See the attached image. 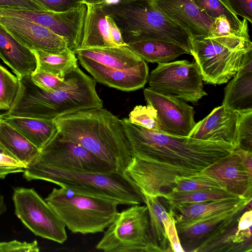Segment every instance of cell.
<instances>
[{
	"instance_id": "6da1fadb",
	"label": "cell",
	"mask_w": 252,
	"mask_h": 252,
	"mask_svg": "<svg viewBox=\"0 0 252 252\" xmlns=\"http://www.w3.org/2000/svg\"><path fill=\"white\" fill-rule=\"evenodd\" d=\"M133 157L172 167L185 176L202 172L237 148L226 142L202 140L148 129L122 120Z\"/></svg>"
},
{
	"instance_id": "7a4b0ae2",
	"label": "cell",
	"mask_w": 252,
	"mask_h": 252,
	"mask_svg": "<svg viewBox=\"0 0 252 252\" xmlns=\"http://www.w3.org/2000/svg\"><path fill=\"white\" fill-rule=\"evenodd\" d=\"M64 77L63 85L52 91L36 86L31 74L18 79L16 97L5 115L55 120L79 111L102 108L94 79L78 66Z\"/></svg>"
},
{
	"instance_id": "3957f363",
	"label": "cell",
	"mask_w": 252,
	"mask_h": 252,
	"mask_svg": "<svg viewBox=\"0 0 252 252\" xmlns=\"http://www.w3.org/2000/svg\"><path fill=\"white\" fill-rule=\"evenodd\" d=\"M61 138L77 143L124 173L133 158L122 120L105 109L83 110L55 120Z\"/></svg>"
},
{
	"instance_id": "277c9868",
	"label": "cell",
	"mask_w": 252,
	"mask_h": 252,
	"mask_svg": "<svg viewBox=\"0 0 252 252\" xmlns=\"http://www.w3.org/2000/svg\"><path fill=\"white\" fill-rule=\"evenodd\" d=\"M102 8L114 21L126 45L148 40H163L182 46L191 55L189 34L150 0L119 1L102 4Z\"/></svg>"
},
{
	"instance_id": "5b68a950",
	"label": "cell",
	"mask_w": 252,
	"mask_h": 252,
	"mask_svg": "<svg viewBox=\"0 0 252 252\" xmlns=\"http://www.w3.org/2000/svg\"><path fill=\"white\" fill-rule=\"evenodd\" d=\"M191 55L202 80L213 85L225 83L252 58L248 28L191 39Z\"/></svg>"
},
{
	"instance_id": "8992f818",
	"label": "cell",
	"mask_w": 252,
	"mask_h": 252,
	"mask_svg": "<svg viewBox=\"0 0 252 252\" xmlns=\"http://www.w3.org/2000/svg\"><path fill=\"white\" fill-rule=\"evenodd\" d=\"M23 173L27 181L44 180L80 193L112 200L118 205L131 206L144 203L142 193L123 172L101 173L26 168Z\"/></svg>"
},
{
	"instance_id": "52a82bcc",
	"label": "cell",
	"mask_w": 252,
	"mask_h": 252,
	"mask_svg": "<svg viewBox=\"0 0 252 252\" xmlns=\"http://www.w3.org/2000/svg\"><path fill=\"white\" fill-rule=\"evenodd\" d=\"M45 200L65 226L82 234L102 232L117 214L118 204L109 199L54 188Z\"/></svg>"
},
{
	"instance_id": "ba28073f",
	"label": "cell",
	"mask_w": 252,
	"mask_h": 252,
	"mask_svg": "<svg viewBox=\"0 0 252 252\" xmlns=\"http://www.w3.org/2000/svg\"><path fill=\"white\" fill-rule=\"evenodd\" d=\"M95 248L105 252H158L152 238L146 205L118 212Z\"/></svg>"
},
{
	"instance_id": "9c48e42d",
	"label": "cell",
	"mask_w": 252,
	"mask_h": 252,
	"mask_svg": "<svg viewBox=\"0 0 252 252\" xmlns=\"http://www.w3.org/2000/svg\"><path fill=\"white\" fill-rule=\"evenodd\" d=\"M26 168L101 173L116 171L80 145L63 140L58 131Z\"/></svg>"
},
{
	"instance_id": "30bf717a",
	"label": "cell",
	"mask_w": 252,
	"mask_h": 252,
	"mask_svg": "<svg viewBox=\"0 0 252 252\" xmlns=\"http://www.w3.org/2000/svg\"><path fill=\"white\" fill-rule=\"evenodd\" d=\"M12 199L15 215L34 234L60 244L67 240L65 224L33 189L16 188Z\"/></svg>"
},
{
	"instance_id": "8fae6325",
	"label": "cell",
	"mask_w": 252,
	"mask_h": 252,
	"mask_svg": "<svg viewBox=\"0 0 252 252\" xmlns=\"http://www.w3.org/2000/svg\"><path fill=\"white\" fill-rule=\"evenodd\" d=\"M148 81L155 91L185 101L196 103L207 95L198 66L187 60L158 63Z\"/></svg>"
},
{
	"instance_id": "7c38bea8",
	"label": "cell",
	"mask_w": 252,
	"mask_h": 252,
	"mask_svg": "<svg viewBox=\"0 0 252 252\" xmlns=\"http://www.w3.org/2000/svg\"><path fill=\"white\" fill-rule=\"evenodd\" d=\"M87 5L63 12L26 10L0 7V14L24 19L43 27L62 36L68 48L75 51L80 47L83 37Z\"/></svg>"
},
{
	"instance_id": "4fadbf2b",
	"label": "cell",
	"mask_w": 252,
	"mask_h": 252,
	"mask_svg": "<svg viewBox=\"0 0 252 252\" xmlns=\"http://www.w3.org/2000/svg\"><path fill=\"white\" fill-rule=\"evenodd\" d=\"M248 205L202 220L176 223L185 252H202L208 245L237 225L239 216Z\"/></svg>"
},
{
	"instance_id": "5bb4252c",
	"label": "cell",
	"mask_w": 252,
	"mask_h": 252,
	"mask_svg": "<svg viewBox=\"0 0 252 252\" xmlns=\"http://www.w3.org/2000/svg\"><path fill=\"white\" fill-rule=\"evenodd\" d=\"M147 105L157 113L158 131L188 137L196 123L193 108L186 101L158 93L150 87L143 91Z\"/></svg>"
},
{
	"instance_id": "9a60e30c",
	"label": "cell",
	"mask_w": 252,
	"mask_h": 252,
	"mask_svg": "<svg viewBox=\"0 0 252 252\" xmlns=\"http://www.w3.org/2000/svg\"><path fill=\"white\" fill-rule=\"evenodd\" d=\"M143 195L163 197L172 191L175 180L185 176L166 165L133 157L124 172Z\"/></svg>"
},
{
	"instance_id": "2e32d148",
	"label": "cell",
	"mask_w": 252,
	"mask_h": 252,
	"mask_svg": "<svg viewBox=\"0 0 252 252\" xmlns=\"http://www.w3.org/2000/svg\"><path fill=\"white\" fill-rule=\"evenodd\" d=\"M0 24L17 40L32 51L59 52L68 48L63 37L33 22L0 14Z\"/></svg>"
},
{
	"instance_id": "e0dca14e",
	"label": "cell",
	"mask_w": 252,
	"mask_h": 252,
	"mask_svg": "<svg viewBox=\"0 0 252 252\" xmlns=\"http://www.w3.org/2000/svg\"><path fill=\"white\" fill-rule=\"evenodd\" d=\"M164 15L185 30L191 39L212 35L215 19L202 11L193 0H150Z\"/></svg>"
},
{
	"instance_id": "ac0fdd59",
	"label": "cell",
	"mask_w": 252,
	"mask_h": 252,
	"mask_svg": "<svg viewBox=\"0 0 252 252\" xmlns=\"http://www.w3.org/2000/svg\"><path fill=\"white\" fill-rule=\"evenodd\" d=\"M102 4H86L83 37L79 49L126 45L114 21L103 10Z\"/></svg>"
},
{
	"instance_id": "d6986e66",
	"label": "cell",
	"mask_w": 252,
	"mask_h": 252,
	"mask_svg": "<svg viewBox=\"0 0 252 252\" xmlns=\"http://www.w3.org/2000/svg\"><path fill=\"white\" fill-rule=\"evenodd\" d=\"M80 64L99 83L123 91L143 88L148 81V66L144 61L128 69L106 67L83 56L76 55Z\"/></svg>"
},
{
	"instance_id": "ffe728a7",
	"label": "cell",
	"mask_w": 252,
	"mask_h": 252,
	"mask_svg": "<svg viewBox=\"0 0 252 252\" xmlns=\"http://www.w3.org/2000/svg\"><path fill=\"white\" fill-rule=\"evenodd\" d=\"M239 113L223 105L216 107L196 123L189 137L202 140L222 141L238 146Z\"/></svg>"
},
{
	"instance_id": "44dd1931",
	"label": "cell",
	"mask_w": 252,
	"mask_h": 252,
	"mask_svg": "<svg viewBox=\"0 0 252 252\" xmlns=\"http://www.w3.org/2000/svg\"><path fill=\"white\" fill-rule=\"evenodd\" d=\"M234 150L202 172L219 182L226 191L240 198H252V177Z\"/></svg>"
},
{
	"instance_id": "7402d4cb",
	"label": "cell",
	"mask_w": 252,
	"mask_h": 252,
	"mask_svg": "<svg viewBox=\"0 0 252 252\" xmlns=\"http://www.w3.org/2000/svg\"><path fill=\"white\" fill-rule=\"evenodd\" d=\"M252 198L234 197L195 203L170 204L175 222L195 221L251 204Z\"/></svg>"
},
{
	"instance_id": "603a6c76",
	"label": "cell",
	"mask_w": 252,
	"mask_h": 252,
	"mask_svg": "<svg viewBox=\"0 0 252 252\" xmlns=\"http://www.w3.org/2000/svg\"><path fill=\"white\" fill-rule=\"evenodd\" d=\"M0 58L18 79L31 74L36 67L33 52L17 40L0 24Z\"/></svg>"
},
{
	"instance_id": "cb8c5ba5",
	"label": "cell",
	"mask_w": 252,
	"mask_h": 252,
	"mask_svg": "<svg viewBox=\"0 0 252 252\" xmlns=\"http://www.w3.org/2000/svg\"><path fill=\"white\" fill-rule=\"evenodd\" d=\"M222 105L238 113L252 110V58L226 86Z\"/></svg>"
},
{
	"instance_id": "d4e9b609",
	"label": "cell",
	"mask_w": 252,
	"mask_h": 252,
	"mask_svg": "<svg viewBox=\"0 0 252 252\" xmlns=\"http://www.w3.org/2000/svg\"><path fill=\"white\" fill-rule=\"evenodd\" d=\"M76 55L84 57L106 67L116 69L133 68L144 60L127 45L117 47L78 49Z\"/></svg>"
},
{
	"instance_id": "484cf974",
	"label": "cell",
	"mask_w": 252,
	"mask_h": 252,
	"mask_svg": "<svg viewBox=\"0 0 252 252\" xmlns=\"http://www.w3.org/2000/svg\"><path fill=\"white\" fill-rule=\"evenodd\" d=\"M4 121L19 131L39 150L58 131L55 120L5 115Z\"/></svg>"
},
{
	"instance_id": "4316f807",
	"label": "cell",
	"mask_w": 252,
	"mask_h": 252,
	"mask_svg": "<svg viewBox=\"0 0 252 252\" xmlns=\"http://www.w3.org/2000/svg\"><path fill=\"white\" fill-rule=\"evenodd\" d=\"M0 147L5 153L27 166L36 158L40 151L4 120L0 126Z\"/></svg>"
},
{
	"instance_id": "83f0119b",
	"label": "cell",
	"mask_w": 252,
	"mask_h": 252,
	"mask_svg": "<svg viewBox=\"0 0 252 252\" xmlns=\"http://www.w3.org/2000/svg\"><path fill=\"white\" fill-rule=\"evenodd\" d=\"M128 48L145 62L162 63L173 61L180 56L190 53L177 44L159 40H148L127 45Z\"/></svg>"
},
{
	"instance_id": "f1b7e54d",
	"label": "cell",
	"mask_w": 252,
	"mask_h": 252,
	"mask_svg": "<svg viewBox=\"0 0 252 252\" xmlns=\"http://www.w3.org/2000/svg\"><path fill=\"white\" fill-rule=\"evenodd\" d=\"M32 52L36 59V70L45 71L63 78L78 66L75 52L69 48L59 52L40 50Z\"/></svg>"
},
{
	"instance_id": "f546056e",
	"label": "cell",
	"mask_w": 252,
	"mask_h": 252,
	"mask_svg": "<svg viewBox=\"0 0 252 252\" xmlns=\"http://www.w3.org/2000/svg\"><path fill=\"white\" fill-rule=\"evenodd\" d=\"M143 196L144 203L148 210L153 242L158 252H172L163 223L168 212L159 201L158 197Z\"/></svg>"
},
{
	"instance_id": "4dcf8cb0",
	"label": "cell",
	"mask_w": 252,
	"mask_h": 252,
	"mask_svg": "<svg viewBox=\"0 0 252 252\" xmlns=\"http://www.w3.org/2000/svg\"><path fill=\"white\" fill-rule=\"evenodd\" d=\"M196 6L210 18L215 19L221 16L227 20L230 29L239 32L248 28V21L240 20L225 0H193Z\"/></svg>"
},
{
	"instance_id": "1f68e13d",
	"label": "cell",
	"mask_w": 252,
	"mask_h": 252,
	"mask_svg": "<svg viewBox=\"0 0 252 252\" xmlns=\"http://www.w3.org/2000/svg\"><path fill=\"white\" fill-rule=\"evenodd\" d=\"M239 197L222 189H203L187 192L171 191L162 198L168 204L195 203L230 198Z\"/></svg>"
},
{
	"instance_id": "d6a6232c",
	"label": "cell",
	"mask_w": 252,
	"mask_h": 252,
	"mask_svg": "<svg viewBox=\"0 0 252 252\" xmlns=\"http://www.w3.org/2000/svg\"><path fill=\"white\" fill-rule=\"evenodd\" d=\"M211 189L225 190L219 182L200 172L188 176L177 177L172 191L187 192Z\"/></svg>"
},
{
	"instance_id": "836d02e7",
	"label": "cell",
	"mask_w": 252,
	"mask_h": 252,
	"mask_svg": "<svg viewBox=\"0 0 252 252\" xmlns=\"http://www.w3.org/2000/svg\"><path fill=\"white\" fill-rule=\"evenodd\" d=\"M19 79L0 64V110H8L16 97Z\"/></svg>"
},
{
	"instance_id": "e575fe53",
	"label": "cell",
	"mask_w": 252,
	"mask_h": 252,
	"mask_svg": "<svg viewBox=\"0 0 252 252\" xmlns=\"http://www.w3.org/2000/svg\"><path fill=\"white\" fill-rule=\"evenodd\" d=\"M132 123L149 130L158 131L157 111L150 105H137L130 112Z\"/></svg>"
},
{
	"instance_id": "d590c367",
	"label": "cell",
	"mask_w": 252,
	"mask_h": 252,
	"mask_svg": "<svg viewBox=\"0 0 252 252\" xmlns=\"http://www.w3.org/2000/svg\"><path fill=\"white\" fill-rule=\"evenodd\" d=\"M237 148L252 152V110L239 113Z\"/></svg>"
},
{
	"instance_id": "8d00e7d4",
	"label": "cell",
	"mask_w": 252,
	"mask_h": 252,
	"mask_svg": "<svg viewBox=\"0 0 252 252\" xmlns=\"http://www.w3.org/2000/svg\"><path fill=\"white\" fill-rule=\"evenodd\" d=\"M31 76L36 86L46 91L56 90L63 86L65 82V77L61 78L41 70H35Z\"/></svg>"
},
{
	"instance_id": "74e56055",
	"label": "cell",
	"mask_w": 252,
	"mask_h": 252,
	"mask_svg": "<svg viewBox=\"0 0 252 252\" xmlns=\"http://www.w3.org/2000/svg\"><path fill=\"white\" fill-rule=\"evenodd\" d=\"M252 211L250 209L239 217L237 229L232 238V243L240 245L251 240L252 235Z\"/></svg>"
},
{
	"instance_id": "f35d334b",
	"label": "cell",
	"mask_w": 252,
	"mask_h": 252,
	"mask_svg": "<svg viewBox=\"0 0 252 252\" xmlns=\"http://www.w3.org/2000/svg\"><path fill=\"white\" fill-rule=\"evenodd\" d=\"M27 166L21 161L0 151V179H4L10 174L23 172Z\"/></svg>"
},
{
	"instance_id": "ab89813d",
	"label": "cell",
	"mask_w": 252,
	"mask_h": 252,
	"mask_svg": "<svg viewBox=\"0 0 252 252\" xmlns=\"http://www.w3.org/2000/svg\"><path fill=\"white\" fill-rule=\"evenodd\" d=\"M167 217L163 221L165 232L172 252H185L180 242L173 216L169 210Z\"/></svg>"
},
{
	"instance_id": "60d3db41",
	"label": "cell",
	"mask_w": 252,
	"mask_h": 252,
	"mask_svg": "<svg viewBox=\"0 0 252 252\" xmlns=\"http://www.w3.org/2000/svg\"><path fill=\"white\" fill-rule=\"evenodd\" d=\"M44 7L46 10L52 12H63L75 8L82 3V0H32Z\"/></svg>"
},
{
	"instance_id": "b9f144b4",
	"label": "cell",
	"mask_w": 252,
	"mask_h": 252,
	"mask_svg": "<svg viewBox=\"0 0 252 252\" xmlns=\"http://www.w3.org/2000/svg\"><path fill=\"white\" fill-rule=\"evenodd\" d=\"M39 248L36 240L32 242L13 240L0 242V252H38Z\"/></svg>"
},
{
	"instance_id": "7bdbcfd3",
	"label": "cell",
	"mask_w": 252,
	"mask_h": 252,
	"mask_svg": "<svg viewBox=\"0 0 252 252\" xmlns=\"http://www.w3.org/2000/svg\"><path fill=\"white\" fill-rule=\"evenodd\" d=\"M235 14L252 23V0H225Z\"/></svg>"
},
{
	"instance_id": "ee69618b",
	"label": "cell",
	"mask_w": 252,
	"mask_h": 252,
	"mask_svg": "<svg viewBox=\"0 0 252 252\" xmlns=\"http://www.w3.org/2000/svg\"><path fill=\"white\" fill-rule=\"evenodd\" d=\"M0 7L48 11L32 0H0Z\"/></svg>"
},
{
	"instance_id": "f6af8a7d",
	"label": "cell",
	"mask_w": 252,
	"mask_h": 252,
	"mask_svg": "<svg viewBox=\"0 0 252 252\" xmlns=\"http://www.w3.org/2000/svg\"><path fill=\"white\" fill-rule=\"evenodd\" d=\"M234 152L240 157L249 175L252 177V153L241 148H237Z\"/></svg>"
},
{
	"instance_id": "bcb514c9",
	"label": "cell",
	"mask_w": 252,
	"mask_h": 252,
	"mask_svg": "<svg viewBox=\"0 0 252 252\" xmlns=\"http://www.w3.org/2000/svg\"><path fill=\"white\" fill-rule=\"evenodd\" d=\"M86 4H107L118 1V0H82Z\"/></svg>"
},
{
	"instance_id": "7dc6e473",
	"label": "cell",
	"mask_w": 252,
	"mask_h": 252,
	"mask_svg": "<svg viewBox=\"0 0 252 252\" xmlns=\"http://www.w3.org/2000/svg\"><path fill=\"white\" fill-rule=\"evenodd\" d=\"M6 211V206L4 201V197L0 193V216Z\"/></svg>"
},
{
	"instance_id": "c3c4849f",
	"label": "cell",
	"mask_w": 252,
	"mask_h": 252,
	"mask_svg": "<svg viewBox=\"0 0 252 252\" xmlns=\"http://www.w3.org/2000/svg\"><path fill=\"white\" fill-rule=\"evenodd\" d=\"M4 116H5L4 113H2V114H0V126L2 122L4 120Z\"/></svg>"
},
{
	"instance_id": "681fc988",
	"label": "cell",
	"mask_w": 252,
	"mask_h": 252,
	"mask_svg": "<svg viewBox=\"0 0 252 252\" xmlns=\"http://www.w3.org/2000/svg\"><path fill=\"white\" fill-rule=\"evenodd\" d=\"M118 0L119 1H129V0Z\"/></svg>"
},
{
	"instance_id": "f907efd6",
	"label": "cell",
	"mask_w": 252,
	"mask_h": 252,
	"mask_svg": "<svg viewBox=\"0 0 252 252\" xmlns=\"http://www.w3.org/2000/svg\"><path fill=\"white\" fill-rule=\"evenodd\" d=\"M0 151H3V150H2V149H1V148H0Z\"/></svg>"
}]
</instances>
